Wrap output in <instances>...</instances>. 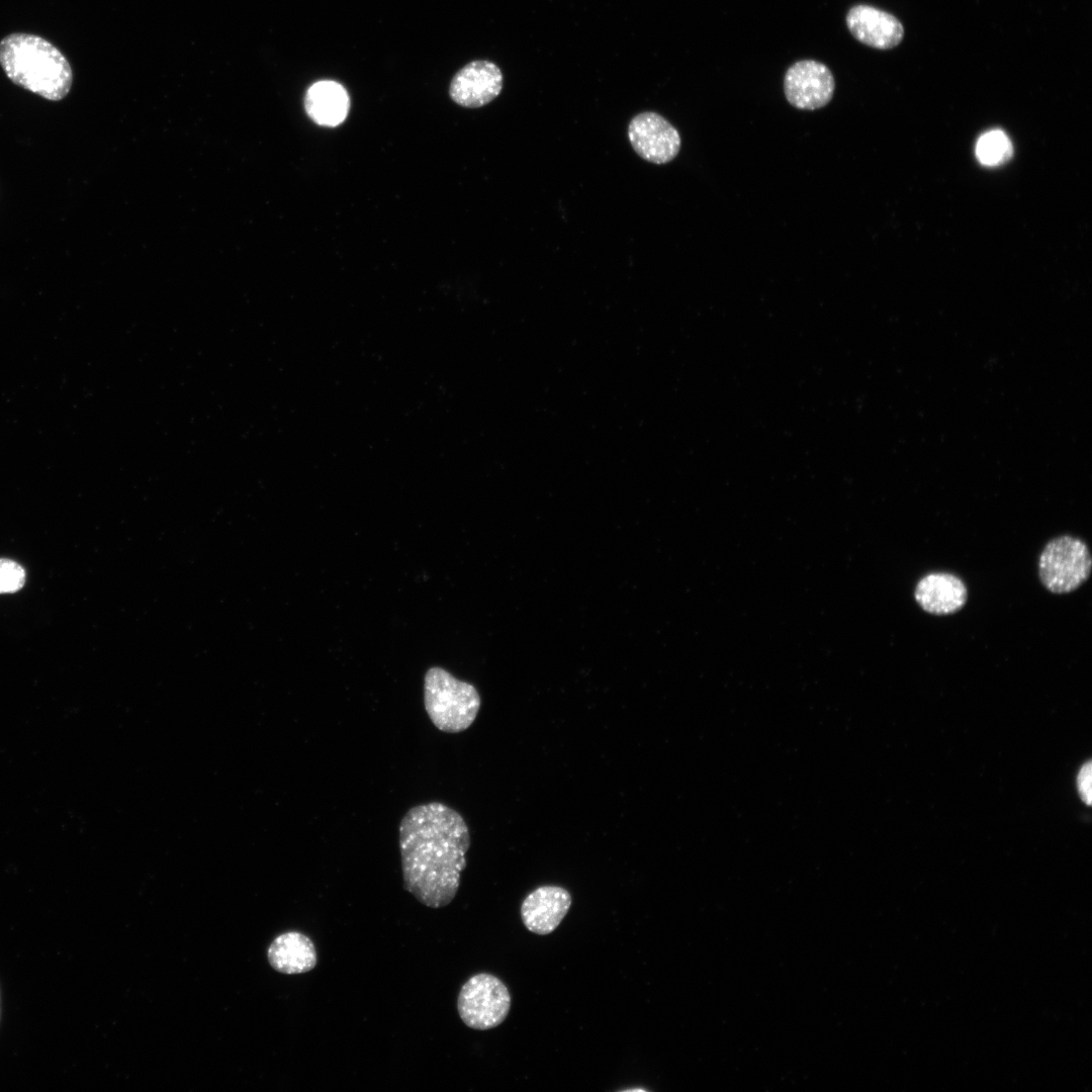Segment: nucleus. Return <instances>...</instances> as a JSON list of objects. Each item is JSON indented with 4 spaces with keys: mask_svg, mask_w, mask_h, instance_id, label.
I'll return each mask as SVG.
<instances>
[{
    "mask_svg": "<svg viewBox=\"0 0 1092 1092\" xmlns=\"http://www.w3.org/2000/svg\"><path fill=\"white\" fill-rule=\"evenodd\" d=\"M470 847L467 823L455 809L431 802L411 808L399 823L403 888L430 908L450 904Z\"/></svg>",
    "mask_w": 1092,
    "mask_h": 1092,
    "instance_id": "f257e3e1",
    "label": "nucleus"
},
{
    "mask_svg": "<svg viewBox=\"0 0 1092 1092\" xmlns=\"http://www.w3.org/2000/svg\"><path fill=\"white\" fill-rule=\"evenodd\" d=\"M0 65L15 85L59 101L70 92L73 72L62 52L35 34L15 32L0 40Z\"/></svg>",
    "mask_w": 1092,
    "mask_h": 1092,
    "instance_id": "f03ea898",
    "label": "nucleus"
},
{
    "mask_svg": "<svg viewBox=\"0 0 1092 1092\" xmlns=\"http://www.w3.org/2000/svg\"><path fill=\"white\" fill-rule=\"evenodd\" d=\"M480 704V696L471 684L439 666L427 670L424 705L430 720L440 731L459 733L469 728L477 717Z\"/></svg>",
    "mask_w": 1092,
    "mask_h": 1092,
    "instance_id": "7ed1b4c3",
    "label": "nucleus"
},
{
    "mask_svg": "<svg viewBox=\"0 0 1092 1092\" xmlns=\"http://www.w3.org/2000/svg\"><path fill=\"white\" fill-rule=\"evenodd\" d=\"M1092 556L1082 539L1061 535L1050 540L1038 557V577L1042 585L1057 595L1079 588L1090 576Z\"/></svg>",
    "mask_w": 1092,
    "mask_h": 1092,
    "instance_id": "20e7f679",
    "label": "nucleus"
},
{
    "mask_svg": "<svg viewBox=\"0 0 1092 1092\" xmlns=\"http://www.w3.org/2000/svg\"><path fill=\"white\" fill-rule=\"evenodd\" d=\"M511 1008L508 987L497 977L479 973L461 987L457 1010L463 1023L476 1030H487L503 1023Z\"/></svg>",
    "mask_w": 1092,
    "mask_h": 1092,
    "instance_id": "39448f33",
    "label": "nucleus"
},
{
    "mask_svg": "<svg viewBox=\"0 0 1092 1092\" xmlns=\"http://www.w3.org/2000/svg\"><path fill=\"white\" fill-rule=\"evenodd\" d=\"M835 81L830 69L815 60H801L791 65L784 77L788 102L801 110H816L827 105L834 93Z\"/></svg>",
    "mask_w": 1092,
    "mask_h": 1092,
    "instance_id": "423d86ee",
    "label": "nucleus"
},
{
    "mask_svg": "<svg viewBox=\"0 0 1092 1092\" xmlns=\"http://www.w3.org/2000/svg\"><path fill=\"white\" fill-rule=\"evenodd\" d=\"M634 151L645 161L662 165L672 161L680 150L677 129L662 115L645 111L635 115L628 126Z\"/></svg>",
    "mask_w": 1092,
    "mask_h": 1092,
    "instance_id": "0eeeda50",
    "label": "nucleus"
},
{
    "mask_svg": "<svg viewBox=\"0 0 1092 1092\" xmlns=\"http://www.w3.org/2000/svg\"><path fill=\"white\" fill-rule=\"evenodd\" d=\"M503 74L492 62L476 60L465 65L453 77L449 94L457 104L477 108L492 101L502 91Z\"/></svg>",
    "mask_w": 1092,
    "mask_h": 1092,
    "instance_id": "6e6552de",
    "label": "nucleus"
},
{
    "mask_svg": "<svg viewBox=\"0 0 1092 1092\" xmlns=\"http://www.w3.org/2000/svg\"><path fill=\"white\" fill-rule=\"evenodd\" d=\"M845 21L855 39L879 50L893 49L904 35V28L894 15L867 4L849 8Z\"/></svg>",
    "mask_w": 1092,
    "mask_h": 1092,
    "instance_id": "1a4fd4ad",
    "label": "nucleus"
},
{
    "mask_svg": "<svg viewBox=\"0 0 1092 1092\" xmlns=\"http://www.w3.org/2000/svg\"><path fill=\"white\" fill-rule=\"evenodd\" d=\"M570 893L559 886L546 885L532 891L521 905V918L526 928L539 935L553 932L566 916L571 905Z\"/></svg>",
    "mask_w": 1092,
    "mask_h": 1092,
    "instance_id": "9d476101",
    "label": "nucleus"
},
{
    "mask_svg": "<svg viewBox=\"0 0 1092 1092\" xmlns=\"http://www.w3.org/2000/svg\"><path fill=\"white\" fill-rule=\"evenodd\" d=\"M914 599L928 614L950 615L959 612L966 605L968 588L960 576L951 572L934 571L925 574L917 581Z\"/></svg>",
    "mask_w": 1092,
    "mask_h": 1092,
    "instance_id": "9b49d317",
    "label": "nucleus"
},
{
    "mask_svg": "<svg viewBox=\"0 0 1092 1092\" xmlns=\"http://www.w3.org/2000/svg\"><path fill=\"white\" fill-rule=\"evenodd\" d=\"M267 957L275 971L288 975L309 972L317 962L313 942L297 931L278 935L271 942Z\"/></svg>",
    "mask_w": 1092,
    "mask_h": 1092,
    "instance_id": "f8f14e48",
    "label": "nucleus"
},
{
    "mask_svg": "<svg viewBox=\"0 0 1092 1092\" xmlns=\"http://www.w3.org/2000/svg\"><path fill=\"white\" fill-rule=\"evenodd\" d=\"M349 106L347 91L335 81H320L312 84L304 97L307 115L320 125H339L345 120Z\"/></svg>",
    "mask_w": 1092,
    "mask_h": 1092,
    "instance_id": "ddd939ff",
    "label": "nucleus"
},
{
    "mask_svg": "<svg viewBox=\"0 0 1092 1092\" xmlns=\"http://www.w3.org/2000/svg\"><path fill=\"white\" fill-rule=\"evenodd\" d=\"M1012 154V145L1008 136L999 129L984 133L976 146L979 161L986 166H997L1006 162Z\"/></svg>",
    "mask_w": 1092,
    "mask_h": 1092,
    "instance_id": "4468645a",
    "label": "nucleus"
},
{
    "mask_svg": "<svg viewBox=\"0 0 1092 1092\" xmlns=\"http://www.w3.org/2000/svg\"><path fill=\"white\" fill-rule=\"evenodd\" d=\"M25 581L23 568L13 560L0 558V594L14 593Z\"/></svg>",
    "mask_w": 1092,
    "mask_h": 1092,
    "instance_id": "2eb2a0df",
    "label": "nucleus"
},
{
    "mask_svg": "<svg viewBox=\"0 0 1092 1092\" xmlns=\"http://www.w3.org/2000/svg\"><path fill=\"white\" fill-rule=\"evenodd\" d=\"M1091 762L1085 763L1078 775V790L1084 803L1090 805L1092 800L1091 789Z\"/></svg>",
    "mask_w": 1092,
    "mask_h": 1092,
    "instance_id": "dca6fc26",
    "label": "nucleus"
}]
</instances>
